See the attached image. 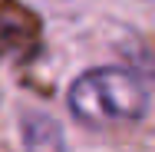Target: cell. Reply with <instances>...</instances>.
Instances as JSON below:
<instances>
[{"label":"cell","mask_w":155,"mask_h":152,"mask_svg":"<svg viewBox=\"0 0 155 152\" xmlns=\"http://www.w3.org/2000/svg\"><path fill=\"white\" fill-rule=\"evenodd\" d=\"M66 103H69L73 119L89 129L129 126L149 113V90L132 69L99 66L73 79Z\"/></svg>","instance_id":"6da1fadb"},{"label":"cell","mask_w":155,"mask_h":152,"mask_svg":"<svg viewBox=\"0 0 155 152\" xmlns=\"http://www.w3.org/2000/svg\"><path fill=\"white\" fill-rule=\"evenodd\" d=\"M23 149L27 152H66V139L56 119L43 116V113H30L23 119Z\"/></svg>","instance_id":"7a4b0ae2"}]
</instances>
